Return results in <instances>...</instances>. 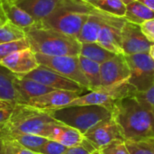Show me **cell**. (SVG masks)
Wrapping results in <instances>:
<instances>
[{
  "mask_svg": "<svg viewBox=\"0 0 154 154\" xmlns=\"http://www.w3.org/2000/svg\"><path fill=\"white\" fill-rule=\"evenodd\" d=\"M112 118L125 141L154 138V111L142 105L134 96L117 101L112 109Z\"/></svg>",
  "mask_w": 154,
  "mask_h": 154,
  "instance_id": "cell-1",
  "label": "cell"
},
{
  "mask_svg": "<svg viewBox=\"0 0 154 154\" xmlns=\"http://www.w3.org/2000/svg\"><path fill=\"white\" fill-rule=\"evenodd\" d=\"M30 48L35 53L49 56H79L81 42L78 38L36 23L24 30Z\"/></svg>",
  "mask_w": 154,
  "mask_h": 154,
  "instance_id": "cell-2",
  "label": "cell"
},
{
  "mask_svg": "<svg viewBox=\"0 0 154 154\" xmlns=\"http://www.w3.org/2000/svg\"><path fill=\"white\" fill-rule=\"evenodd\" d=\"M96 9L86 0H60L54 11L39 23L77 38L89 14Z\"/></svg>",
  "mask_w": 154,
  "mask_h": 154,
  "instance_id": "cell-3",
  "label": "cell"
},
{
  "mask_svg": "<svg viewBox=\"0 0 154 154\" xmlns=\"http://www.w3.org/2000/svg\"><path fill=\"white\" fill-rule=\"evenodd\" d=\"M59 123L49 111L26 104H15L7 121L0 127V132H18L46 137L50 136Z\"/></svg>",
  "mask_w": 154,
  "mask_h": 154,
  "instance_id": "cell-4",
  "label": "cell"
},
{
  "mask_svg": "<svg viewBox=\"0 0 154 154\" xmlns=\"http://www.w3.org/2000/svg\"><path fill=\"white\" fill-rule=\"evenodd\" d=\"M51 116L83 135L97 124L112 117V112L100 106H75L55 110H49Z\"/></svg>",
  "mask_w": 154,
  "mask_h": 154,
  "instance_id": "cell-5",
  "label": "cell"
},
{
  "mask_svg": "<svg viewBox=\"0 0 154 154\" xmlns=\"http://www.w3.org/2000/svg\"><path fill=\"white\" fill-rule=\"evenodd\" d=\"M36 59L40 65L47 67L55 72L64 76L83 88L87 90H90L89 83L85 77L79 56H49L42 53H35Z\"/></svg>",
  "mask_w": 154,
  "mask_h": 154,
  "instance_id": "cell-6",
  "label": "cell"
},
{
  "mask_svg": "<svg viewBox=\"0 0 154 154\" xmlns=\"http://www.w3.org/2000/svg\"><path fill=\"white\" fill-rule=\"evenodd\" d=\"M130 69V83L138 92L148 90L154 84V61L149 53L125 55Z\"/></svg>",
  "mask_w": 154,
  "mask_h": 154,
  "instance_id": "cell-7",
  "label": "cell"
},
{
  "mask_svg": "<svg viewBox=\"0 0 154 154\" xmlns=\"http://www.w3.org/2000/svg\"><path fill=\"white\" fill-rule=\"evenodd\" d=\"M27 79H33L38 81L47 87H50L53 89H60V90H69V91H78L83 93L87 89L78 84L77 82L61 76L60 74L55 72L54 70L44 67L42 65H39L35 69L25 74L23 76Z\"/></svg>",
  "mask_w": 154,
  "mask_h": 154,
  "instance_id": "cell-8",
  "label": "cell"
},
{
  "mask_svg": "<svg viewBox=\"0 0 154 154\" xmlns=\"http://www.w3.org/2000/svg\"><path fill=\"white\" fill-rule=\"evenodd\" d=\"M152 42L143 32L141 26L125 21L122 28V48L125 55L149 53Z\"/></svg>",
  "mask_w": 154,
  "mask_h": 154,
  "instance_id": "cell-9",
  "label": "cell"
},
{
  "mask_svg": "<svg viewBox=\"0 0 154 154\" xmlns=\"http://www.w3.org/2000/svg\"><path fill=\"white\" fill-rule=\"evenodd\" d=\"M130 74L125 55L116 54L110 60L100 64L101 87H108L126 81Z\"/></svg>",
  "mask_w": 154,
  "mask_h": 154,
  "instance_id": "cell-10",
  "label": "cell"
},
{
  "mask_svg": "<svg viewBox=\"0 0 154 154\" xmlns=\"http://www.w3.org/2000/svg\"><path fill=\"white\" fill-rule=\"evenodd\" d=\"M84 137L97 150L101 149L115 140H125L117 124L112 117L94 125L84 134Z\"/></svg>",
  "mask_w": 154,
  "mask_h": 154,
  "instance_id": "cell-11",
  "label": "cell"
},
{
  "mask_svg": "<svg viewBox=\"0 0 154 154\" xmlns=\"http://www.w3.org/2000/svg\"><path fill=\"white\" fill-rule=\"evenodd\" d=\"M81 94V92L78 91L55 89L44 95L31 98L26 105L46 111L55 110L67 106L71 101L79 97Z\"/></svg>",
  "mask_w": 154,
  "mask_h": 154,
  "instance_id": "cell-12",
  "label": "cell"
},
{
  "mask_svg": "<svg viewBox=\"0 0 154 154\" xmlns=\"http://www.w3.org/2000/svg\"><path fill=\"white\" fill-rule=\"evenodd\" d=\"M119 18L120 17H116L115 15L107 14L97 7V9L89 14L88 20L83 24L77 38L81 43L97 42L103 26Z\"/></svg>",
  "mask_w": 154,
  "mask_h": 154,
  "instance_id": "cell-13",
  "label": "cell"
},
{
  "mask_svg": "<svg viewBox=\"0 0 154 154\" xmlns=\"http://www.w3.org/2000/svg\"><path fill=\"white\" fill-rule=\"evenodd\" d=\"M0 64L19 77L28 74L40 65L36 59L35 52L31 48L10 54L2 60Z\"/></svg>",
  "mask_w": 154,
  "mask_h": 154,
  "instance_id": "cell-14",
  "label": "cell"
},
{
  "mask_svg": "<svg viewBox=\"0 0 154 154\" xmlns=\"http://www.w3.org/2000/svg\"><path fill=\"white\" fill-rule=\"evenodd\" d=\"M125 23V18H119L105 24L99 33L97 43L115 54H124L122 48V28Z\"/></svg>",
  "mask_w": 154,
  "mask_h": 154,
  "instance_id": "cell-15",
  "label": "cell"
},
{
  "mask_svg": "<svg viewBox=\"0 0 154 154\" xmlns=\"http://www.w3.org/2000/svg\"><path fill=\"white\" fill-rule=\"evenodd\" d=\"M14 87L17 95L16 104H27V102L32 97L55 90L38 81L19 76H16L15 78Z\"/></svg>",
  "mask_w": 154,
  "mask_h": 154,
  "instance_id": "cell-16",
  "label": "cell"
},
{
  "mask_svg": "<svg viewBox=\"0 0 154 154\" xmlns=\"http://www.w3.org/2000/svg\"><path fill=\"white\" fill-rule=\"evenodd\" d=\"M2 8L9 22L25 30L33 26L37 22L23 9H22L15 0H1Z\"/></svg>",
  "mask_w": 154,
  "mask_h": 154,
  "instance_id": "cell-17",
  "label": "cell"
},
{
  "mask_svg": "<svg viewBox=\"0 0 154 154\" xmlns=\"http://www.w3.org/2000/svg\"><path fill=\"white\" fill-rule=\"evenodd\" d=\"M59 3L60 0H23L17 4L37 23H40L54 11Z\"/></svg>",
  "mask_w": 154,
  "mask_h": 154,
  "instance_id": "cell-18",
  "label": "cell"
},
{
  "mask_svg": "<svg viewBox=\"0 0 154 154\" xmlns=\"http://www.w3.org/2000/svg\"><path fill=\"white\" fill-rule=\"evenodd\" d=\"M48 139L56 141L69 148L81 144L84 142L85 137L77 129L59 122L52 129Z\"/></svg>",
  "mask_w": 154,
  "mask_h": 154,
  "instance_id": "cell-19",
  "label": "cell"
},
{
  "mask_svg": "<svg viewBox=\"0 0 154 154\" xmlns=\"http://www.w3.org/2000/svg\"><path fill=\"white\" fill-rule=\"evenodd\" d=\"M0 139L14 141L23 147L35 152H38L41 147L48 140L43 136L18 132H0Z\"/></svg>",
  "mask_w": 154,
  "mask_h": 154,
  "instance_id": "cell-20",
  "label": "cell"
},
{
  "mask_svg": "<svg viewBox=\"0 0 154 154\" xmlns=\"http://www.w3.org/2000/svg\"><path fill=\"white\" fill-rule=\"evenodd\" d=\"M125 20L141 25L143 23L154 18V12L140 0H134L126 5Z\"/></svg>",
  "mask_w": 154,
  "mask_h": 154,
  "instance_id": "cell-21",
  "label": "cell"
},
{
  "mask_svg": "<svg viewBox=\"0 0 154 154\" xmlns=\"http://www.w3.org/2000/svg\"><path fill=\"white\" fill-rule=\"evenodd\" d=\"M16 75L0 64V99L16 104L17 95L14 87Z\"/></svg>",
  "mask_w": 154,
  "mask_h": 154,
  "instance_id": "cell-22",
  "label": "cell"
},
{
  "mask_svg": "<svg viewBox=\"0 0 154 154\" xmlns=\"http://www.w3.org/2000/svg\"><path fill=\"white\" fill-rule=\"evenodd\" d=\"M79 55L97 62L98 64H102L113 58L116 54L97 42H83L81 43Z\"/></svg>",
  "mask_w": 154,
  "mask_h": 154,
  "instance_id": "cell-23",
  "label": "cell"
},
{
  "mask_svg": "<svg viewBox=\"0 0 154 154\" xmlns=\"http://www.w3.org/2000/svg\"><path fill=\"white\" fill-rule=\"evenodd\" d=\"M79 62L82 71L89 83V87H90L89 91L97 89L98 88L101 87L100 64L83 56L79 55Z\"/></svg>",
  "mask_w": 154,
  "mask_h": 154,
  "instance_id": "cell-24",
  "label": "cell"
},
{
  "mask_svg": "<svg viewBox=\"0 0 154 154\" xmlns=\"http://www.w3.org/2000/svg\"><path fill=\"white\" fill-rule=\"evenodd\" d=\"M132 1L134 0H97L92 5L107 14L124 18L126 11V5Z\"/></svg>",
  "mask_w": 154,
  "mask_h": 154,
  "instance_id": "cell-25",
  "label": "cell"
},
{
  "mask_svg": "<svg viewBox=\"0 0 154 154\" xmlns=\"http://www.w3.org/2000/svg\"><path fill=\"white\" fill-rule=\"evenodd\" d=\"M25 38V32L21 27L7 21L0 26V44Z\"/></svg>",
  "mask_w": 154,
  "mask_h": 154,
  "instance_id": "cell-26",
  "label": "cell"
},
{
  "mask_svg": "<svg viewBox=\"0 0 154 154\" xmlns=\"http://www.w3.org/2000/svg\"><path fill=\"white\" fill-rule=\"evenodd\" d=\"M125 142L130 154H154V138L138 142Z\"/></svg>",
  "mask_w": 154,
  "mask_h": 154,
  "instance_id": "cell-27",
  "label": "cell"
},
{
  "mask_svg": "<svg viewBox=\"0 0 154 154\" xmlns=\"http://www.w3.org/2000/svg\"><path fill=\"white\" fill-rule=\"evenodd\" d=\"M27 48H30V44L26 37L11 42L2 43L0 44V61L5 58H6L7 56H9L10 54Z\"/></svg>",
  "mask_w": 154,
  "mask_h": 154,
  "instance_id": "cell-28",
  "label": "cell"
},
{
  "mask_svg": "<svg viewBox=\"0 0 154 154\" xmlns=\"http://www.w3.org/2000/svg\"><path fill=\"white\" fill-rule=\"evenodd\" d=\"M98 154H130L125 140H115L98 150Z\"/></svg>",
  "mask_w": 154,
  "mask_h": 154,
  "instance_id": "cell-29",
  "label": "cell"
},
{
  "mask_svg": "<svg viewBox=\"0 0 154 154\" xmlns=\"http://www.w3.org/2000/svg\"><path fill=\"white\" fill-rule=\"evenodd\" d=\"M4 144V154H39L38 152H32L23 145L19 144L14 141L3 140Z\"/></svg>",
  "mask_w": 154,
  "mask_h": 154,
  "instance_id": "cell-30",
  "label": "cell"
},
{
  "mask_svg": "<svg viewBox=\"0 0 154 154\" xmlns=\"http://www.w3.org/2000/svg\"><path fill=\"white\" fill-rule=\"evenodd\" d=\"M68 147L64 146L63 144L48 139L45 143L41 147L39 150V154H63L67 151Z\"/></svg>",
  "mask_w": 154,
  "mask_h": 154,
  "instance_id": "cell-31",
  "label": "cell"
},
{
  "mask_svg": "<svg viewBox=\"0 0 154 154\" xmlns=\"http://www.w3.org/2000/svg\"><path fill=\"white\" fill-rule=\"evenodd\" d=\"M63 154H98V150H97L92 143L85 138L81 144L68 148Z\"/></svg>",
  "mask_w": 154,
  "mask_h": 154,
  "instance_id": "cell-32",
  "label": "cell"
},
{
  "mask_svg": "<svg viewBox=\"0 0 154 154\" xmlns=\"http://www.w3.org/2000/svg\"><path fill=\"white\" fill-rule=\"evenodd\" d=\"M134 97L136 99L147 108L154 111V84L144 92H136Z\"/></svg>",
  "mask_w": 154,
  "mask_h": 154,
  "instance_id": "cell-33",
  "label": "cell"
},
{
  "mask_svg": "<svg viewBox=\"0 0 154 154\" xmlns=\"http://www.w3.org/2000/svg\"><path fill=\"white\" fill-rule=\"evenodd\" d=\"M140 26L147 39L154 43V18L143 23Z\"/></svg>",
  "mask_w": 154,
  "mask_h": 154,
  "instance_id": "cell-34",
  "label": "cell"
},
{
  "mask_svg": "<svg viewBox=\"0 0 154 154\" xmlns=\"http://www.w3.org/2000/svg\"><path fill=\"white\" fill-rule=\"evenodd\" d=\"M13 108H14V106L0 109V127L7 121V119L9 118V116L13 111Z\"/></svg>",
  "mask_w": 154,
  "mask_h": 154,
  "instance_id": "cell-35",
  "label": "cell"
},
{
  "mask_svg": "<svg viewBox=\"0 0 154 154\" xmlns=\"http://www.w3.org/2000/svg\"><path fill=\"white\" fill-rule=\"evenodd\" d=\"M7 18L4 13V10L2 8V4H1V0H0V26H2L4 23H5L7 22Z\"/></svg>",
  "mask_w": 154,
  "mask_h": 154,
  "instance_id": "cell-36",
  "label": "cell"
},
{
  "mask_svg": "<svg viewBox=\"0 0 154 154\" xmlns=\"http://www.w3.org/2000/svg\"><path fill=\"white\" fill-rule=\"evenodd\" d=\"M15 104L10 101H6V100H2L0 99V109L3 108H6V107H13Z\"/></svg>",
  "mask_w": 154,
  "mask_h": 154,
  "instance_id": "cell-37",
  "label": "cell"
},
{
  "mask_svg": "<svg viewBox=\"0 0 154 154\" xmlns=\"http://www.w3.org/2000/svg\"><path fill=\"white\" fill-rule=\"evenodd\" d=\"M143 4H145L148 7H150L154 12V0H140Z\"/></svg>",
  "mask_w": 154,
  "mask_h": 154,
  "instance_id": "cell-38",
  "label": "cell"
},
{
  "mask_svg": "<svg viewBox=\"0 0 154 154\" xmlns=\"http://www.w3.org/2000/svg\"><path fill=\"white\" fill-rule=\"evenodd\" d=\"M149 54H150V56L152 57V59L154 61V43H152V47H151V49H150Z\"/></svg>",
  "mask_w": 154,
  "mask_h": 154,
  "instance_id": "cell-39",
  "label": "cell"
},
{
  "mask_svg": "<svg viewBox=\"0 0 154 154\" xmlns=\"http://www.w3.org/2000/svg\"><path fill=\"white\" fill-rule=\"evenodd\" d=\"M0 154H4V144L1 139H0Z\"/></svg>",
  "mask_w": 154,
  "mask_h": 154,
  "instance_id": "cell-40",
  "label": "cell"
},
{
  "mask_svg": "<svg viewBox=\"0 0 154 154\" xmlns=\"http://www.w3.org/2000/svg\"><path fill=\"white\" fill-rule=\"evenodd\" d=\"M86 1H88V2H89V3H91V4H94V3L97 2V0H86Z\"/></svg>",
  "mask_w": 154,
  "mask_h": 154,
  "instance_id": "cell-41",
  "label": "cell"
},
{
  "mask_svg": "<svg viewBox=\"0 0 154 154\" xmlns=\"http://www.w3.org/2000/svg\"><path fill=\"white\" fill-rule=\"evenodd\" d=\"M20 1H23V0H15V2H16V3H18V2H20Z\"/></svg>",
  "mask_w": 154,
  "mask_h": 154,
  "instance_id": "cell-42",
  "label": "cell"
}]
</instances>
